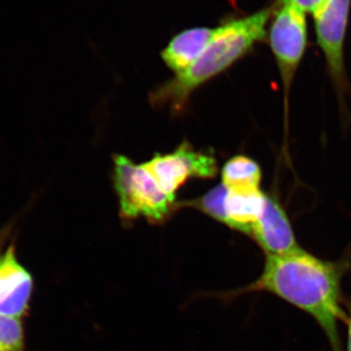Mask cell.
I'll return each instance as SVG.
<instances>
[{"instance_id":"6da1fadb","label":"cell","mask_w":351,"mask_h":351,"mask_svg":"<svg viewBox=\"0 0 351 351\" xmlns=\"http://www.w3.org/2000/svg\"><path fill=\"white\" fill-rule=\"evenodd\" d=\"M343 265L321 260L300 248L286 255H265L258 280L239 290L216 297L233 299L251 292H269L313 316L339 351V323H348L341 306Z\"/></svg>"},{"instance_id":"7a4b0ae2","label":"cell","mask_w":351,"mask_h":351,"mask_svg":"<svg viewBox=\"0 0 351 351\" xmlns=\"http://www.w3.org/2000/svg\"><path fill=\"white\" fill-rule=\"evenodd\" d=\"M272 15L274 8L265 7L250 15L226 21L214 27L209 43L195 63L159 88L154 94V101L169 103L177 110L182 108L200 85L230 68L248 54L256 44L267 38V27Z\"/></svg>"},{"instance_id":"3957f363","label":"cell","mask_w":351,"mask_h":351,"mask_svg":"<svg viewBox=\"0 0 351 351\" xmlns=\"http://www.w3.org/2000/svg\"><path fill=\"white\" fill-rule=\"evenodd\" d=\"M114 186L120 215L126 219H147L161 223L173 211L175 199L169 197L145 169L124 156H115Z\"/></svg>"},{"instance_id":"277c9868","label":"cell","mask_w":351,"mask_h":351,"mask_svg":"<svg viewBox=\"0 0 351 351\" xmlns=\"http://www.w3.org/2000/svg\"><path fill=\"white\" fill-rule=\"evenodd\" d=\"M306 14L294 4L280 2L274 20L270 21L269 41L282 82L285 119L291 87L306 49Z\"/></svg>"},{"instance_id":"5b68a950","label":"cell","mask_w":351,"mask_h":351,"mask_svg":"<svg viewBox=\"0 0 351 351\" xmlns=\"http://www.w3.org/2000/svg\"><path fill=\"white\" fill-rule=\"evenodd\" d=\"M351 0H325L313 13L316 40L339 95L346 89L345 43Z\"/></svg>"},{"instance_id":"8992f818","label":"cell","mask_w":351,"mask_h":351,"mask_svg":"<svg viewBox=\"0 0 351 351\" xmlns=\"http://www.w3.org/2000/svg\"><path fill=\"white\" fill-rule=\"evenodd\" d=\"M144 166L172 199H175L178 189L191 178L211 179L218 173L215 157L195 151L189 143H184L171 154H156Z\"/></svg>"},{"instance_id":"52a82bcc","label":"cell","mask_w":351,"mask_h":351,"mask_svg":"<svg viewBox=\"0 0 351 351\" xmlns=\"http://www.w3.org/2000/svg\"><path fill=\"white\" fill-rule=\"evenodd\" d=\"M34 281L20 263L14 241L0 258V313L21 318L29 313Z\"/></svg>"},{"instance_id":"ba28073f","label":"cell","mask_w":351,"mask_h":351,"mask_svg":"<svg viewBox=\"0 0 351 351\" xmlns=\"http://www.w3.org/2000/svg\"><path fill=\"white\" fill-rule=\"evenodd\" d=\"M249 235L262 247L265 255H286L301 248L285 210L269 195L262 218L254 225Z\"/></svg>"},{"instance_id":"9c48e42d","label":"cell","mask_w":351,"mask_h":351,"mask_svg":"<svg viewBox=\"0 0 351 351\" xmlns=\"http://www.w3.org/2000/svg\"><path fill=\"white\" fill-rule=\"evenodd\" d=\"M213 31L214 27H195L176 34L161 52L164 63L176 75L184 73L200 56Z\"/></svg>"},{"instance_id":"30bf717a","label":"cell","mask_w":351,"mask_h":351,"mask_svg":"<svg viewBox=\"0 0 351 351\" xmlns=\"http://www.w3.org/2000/svg\"><path fill=\"white\" fill-rule=\"evenodd\" d=\"M267 195L261 189L243 193L228 189L223 223L232 230L250 234L252 228L262 218L267 206Z\"/></svg>"},{"instance_id":"8fae6325","label":"cell","mask_w":351,"mask_h":351,"mask_svg":"<svg viewBox=\"0 0 351 351\" xmlns=\"http://www.w3.org/2000/svg\"><path fill=\"white\" fill-rule=\"evenodd\" d=\"M262 170L250 157L237 156L225 164L221 170V184L237 193L260 189Z\"/></svg>"},{"instance_id":"7c38bea8","label":"cell","mask_w":351,"mask_h":351,"mask_svg":"<svg viewBox=\"0 0 351 351\" xmlns=\"http://www.w3.org/2000/svg\"><path fill=\"white\" fill-rule=\"evenodd\" d=\"M0 351H25L23 319L0 313Z\"/></svg>"},{"instance_id":"4fadbf2b","label":"cell","mask_w":351,"mask_h":351,"mask_svg":"<svg viewBox=\"0 0 351 351\" xmlns=\"http://www.w3.org/2000/svg\"><path fill=\"white\" fill-rule=\"evenodd\" d=\"M228 189L223 184L215 186L213 189L208 191L206 195L201 196L200 198L193 201V202H186V205L196 208L200 210L203 213L208 215L219 223H223L225 218V200Z\"/></svg>"},{"instance_id":"5bb4252c","label":"cell","mask_w":351,"mask_h":351,"mask_svg":"<svg viewBox=\"0 0 351 351\" xmlns=\"http://www.w3.org/2000/svg\"><path fill=\"white\" fill-rule=\"evenodd\" d=\"M18 219L14 218L9 221L5 226L0 228V258L5 251L7 242L12 237L14 230H15L16 225H17Z\"/></svg>"},{"instance_id":"9a60e30c","label":"cell","mask_w":351,"mask_h":351,"mask_svg":"<svg viewBox=\"0 0 351 351\" xmlns=\"http://www.w3.org/2000/svg\"><path fill=\"white\" fill-rule=\"evenodd\" d=\"M325 0H280V2H286V3L294 4L295 6L299 7L306 13L313 14L318 7L324 3Z\"/></svg>"},{"instance_id":"2e32d148","label":"cell","mask_w":351,"mask_h":351,"mask_svg":"<svg viewBox=\"0 0 351 351\" xmlns=\"http://www.w3.org/2000/svg\"><path fill=\"white\" fill-rule=\"evenodd\" d=\"M348 351H351V304H350V318H348Z\"/></svg>"}]
</instances>
